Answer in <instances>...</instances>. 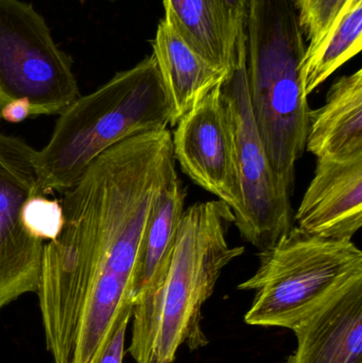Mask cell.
<instances>
[{
  "instance_id": "277c9868",
  "label": "cell",
  "mask_w": 362,
  "mask_h": 363,
  "mask_svg": "<svg viewBox=\"0 0 362 363\" xmlns=\"http://www.w3.org/2000/svg\"><path fill=\"white\" fill-rule=\"evenodd\" d=\"M246 32L255 125L272 167L293 194L312 110L302 81L306 45L293 0H250Z\"/></svg>"
},
{
  "instance_id": "7a4b0ae2",
  "label": "cell",
  "mask_w": 362,
  "mask_h": 363,
  "mask_svg": "<svg viewBox=\"0 0 362 363\" xmlns=\"http://www.w3.org/2000/svg\"><path fill=\"white\" fill-rule=\"evenodd\" d=\"M234 213L220 200L185 208L163 285L144 306L133 307L128 353L136 363H174L179 349L208 345L202 330V308L223 269L244 253L227 240Z\"/></svg>"
},
{
  "instance_id": "2e32d148",
  "label": "cell",
  "mask_w": 362,
  "mask_h": 363,
  "mask_svg": "<svg viewBox=\"0 0 362 363\" xmlns=\"http://www.w3.org/2000/svg\"><path fill=\"white\" fill-rule=\"evenodd\" d=\"M362 48V0H349L327 33L306 48L302 62L305 95L314 93Z\"/></svg>"
},
{
  "instance_id": "e0dca14e",
  "label": "cell",
  "mask_w": 362,
  "mask_h": 363,
  "mask_svg": "<svg viewBox=\"0 0 362 363\" xmlns=\"http://www.w3.org/2000/svg\"><path fill=\"white\" fill-rule=\"evenodd\" d=\"M21 220L30 234L43 241L55 240L64 223L61 200L36 194L30 196L21 211Z\"/></svg>"
},
{
  "instance_id": "4fadbf2b",
  "label": "cell",
  "mask_w": 362,
  "mask_h": 363,
  "mask_svg": "<svg viewBox=\"0 0 362 363\" xmlns=\"http://www.w3.org/2000/svg\"><path fill=\"white\" fill-rule=\"evenodd\" d=\"M153 53L171 104L174 127L208 93L221 86L230 70L221 69L191 48L165 19L152 40Z\"/></svg>"
},
{
  "instance_id": "3957f363",
  "label": "cell",
  "mask_w": 362,
  "mask_h": 363,
  "mask_svg": "<svg viewBox=\"0 0 362 363\" xmlns=\"http://www.w3.org/2000/svg\"><path fill=\"white\" fill-rule=\"evenodd\" d=\"M172 108L154 55L114 77L63 112L36 150L40 194L65 192L108 149L128 138L168 129Z\"/></svg>"
},
{
  "instance_id": "d6986e66",
  "label": "cell",
  "mask_w": 362,
  "mask_h": 363,
  "mask_svg": "<svg viewBox=\"0 0 362 363\" xmlns=\"http://www.w3.org/2000/svg\"><path fill=\"white\" fill-rule=\"evenodd\" d=\"M31 118V111L27 102L12 101L0 110V119L9 123H21Z\"/></svg>"
},
{
  "instance_id": "8fae6325",
  "label": "cell",
  "mask_w": 362,
  "mask_h": 363,
  "mask_svg": "<svg viewBox=\"0 0 362 363\" xmlns=\"http://www.w3.org/2000/svg\"><path fill=\"white\" fill-rule=\"evenodd\" d=\"M293 332L298 347L286 363H362V277Z\"/></svg>"
},
{
  "instance_id": "5b68a950",
  "label": "cell",
  "mask_w": 362,
  "mask_h": 363,
  "mask_svg": "<svg viewBox=\"0 0 362 363\" xmlns=\"http://www.w3.org/2000/svg\"><path fill=\"white\" fill-rule=\"evenodd\" d=\"M259 258L254 275L238 285L255 291L244 315L248 325L293 330L362 277V252L353 241L321 238L295 225Z\"/></svg>"
},
{
  "instance_id": "9c48e42d",
  "label": "cell",
  "mask_w": 362,
  "mask_h": 363,
  "mask_svg": "<svg viewBox=\"0 0 362 363\" xmlns=\"http://www.w3.org/2000/svg\"><path fill=\"white\" fill-rule=\"evenodd\" d=\"M172 150L181 170L193 183L229 205L242 208L235 143L221 86L208 93L176 123Z\"/></svg>"
},
{
  "instance_id": "ffe728a7",
  "label": "cell",
  "mask_w": 362,
  "mask_h": 363,
  "mask_svg": "<svg viewBox=\"0 0 362 363\" xmlns=\"http://www.w3.org/2000/svg\"><path fill=\"white\" fill-rule=\"evenodd\" d=\"M225 6L240 18L246 19L248 16L249 2L250 0H222Z\"/></svg>"
},
{
  "instance_id": "ba28073f",
  "label": "cell",
  "mask_w": 362,
  "mask_h": 363,
  "mask_svg": "<svg viewBox=\"0 0 362 363\" xmlns=\"http://www.w3.org/2000/svg\"><path fill=\"white\" fill-rule=\"evenodd\" d=\"M35 153L21 138L0 132V309L38 291L45 242L21 220L26 201L40 194Z\"/></svg>"
},
{
  "instance_id": "30bf717a",
  "label": "cell",
  "mask_w": 362,
  "mask_h": 363,
  "mask_svg": "<svg viewBox=\"0 0 362 363\" xmlns=\"http://www.w3.org/2000/svg\"><path fill=\"white\" fill-rule=\"evenodd\" d=\"M293 223L321 238L352 241L362 225V157L317 160Z\"/></svg>"
},
{
  "instance_id": "9a60e30c",
  "label": "cell",
  "mask_w": 362,
  "mask_h": 363,
  "mask_svg": "<svg viewBox=\"0 0 362 363\" xmlns=\"http://www.w3.org/2000/svg\"><path fill=\"white\" fill-rule=\"evenodd\" d=\"M185 199L186 191L176 172L161 190L142 239L132 294L133 307L148 304L163 285L185 211Z\"/></svg>"
},
{
  "instance_id": "6da1fadb",
  "label": "cell",
  "mask_w": 362,
  "mask_h": 363,
  "mask_svg": "<svg viewBox=\"0 0 362 363\" xmlns=\"http://www.w3.org/2000/svg\"><path fill=\"white\" fill-rule=\"evenodd\" d=\"M176 174L169 130L102 153L61 199L64 223L45 243L38 294L47 350L72 362L89 298L133 302L142 239L161 190Z\"/></svg>"
},
{
  "instance_id": "ac0fdd59",
  "label": "cell",
  "mask_w": 362,
  "mask_h": 363,
  "mask_svg": "<svg viewBox=\"0 0 362 363\" xmlns=\"http://www.w3.org/2000/svg\"><path fill=\"white\" fill-rule=\"evenodd\" d=\"M349 0H293L300 28L314 47L333 25Z\"/></svg>"
},
{
  "instance_id": "5bb4252c",
  "label": "cell",
  "mask_w": 362,
  "mask_h": 363,
  "mask_svg": "<svg viewBox=\"0 0 362 363\" xmlns=\"http://www.w3.org/2000/svg\"><path fill=\"white\" fill-rule=\"evenodd\" d=\"M163 4L164 19L193 50L216 67L231 69L246 19L234 14L222 0H163Z\"/></svg>"
},
{
  "instance_id": "52a82bcc",
  "label": "cell",
  "mask_w": 362,
  "mask_h": 363,
  "mask_svg": "<svg viewBox=\"0 0 362 363\" xmlns=\"http://www.w3.org/2000/svg\"><path fill=\"white\" fill-rule=\"evenodd\" d=\"M80 96L72 60L31 4L0 0V110L25 101L31 118L59 115Z\"/></svg>"
},
{
  "instance_id": "8992f818",
  "label": "cell",
  "mask_w": 362,
  "mask_h": 363,
  "mask_svg": "<svg viewBox=\"0 0 362 363\" xmlns=\"http://www.w3.org/2000/svg\"><path fill=\"white\" fill-rule=\"evenodd\" d=\"M233 127L242 208L234 225L259 251L267 249L293 223L291 194L272 167L255 125L247 77L246 26L236 40L233 63L221 85Z\"/></svg>"
},
{
  "instance_id": "7c38bea8",
  "label": "cell",
  "mask_w": 362,
  "mask_h": 363,
  "mask_svg": "<svg viewBox=\"0 0 362 363\" xmlns=\"http://www.w3.org/2000/svg\"><path fill=\"white\" fill-rule=\"evenodd\" d=\"M306 150L317 160L362 157V70L340 77L321 108L310 111Z\"/></svg>"
}]
</instances>
